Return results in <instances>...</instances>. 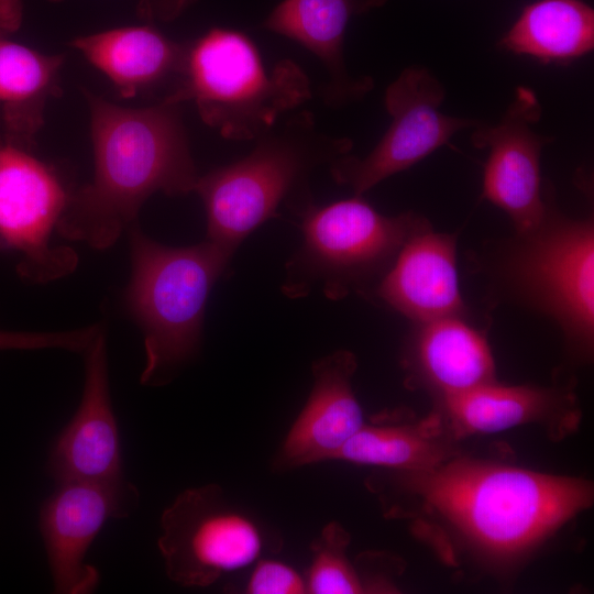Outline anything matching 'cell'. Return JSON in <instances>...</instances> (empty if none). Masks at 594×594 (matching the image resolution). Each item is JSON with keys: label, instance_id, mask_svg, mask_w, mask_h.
Listing matches in <instances>:
<instances>
[{"label": "cell", "instance_id": "4", "mask_svg": "<svg viewBox=\"0 0 594 594\" xmlns=\"http://www.w3.org/2000/svg\"><path fill=\"white\" fill-rule=\"evenodd\" d=\"M131 278L127 307L144 340L140 381L169 383L198 352L210 292L229 270L234 252L210 241L174 248L130 228Z\"/></svg>", "mask_w": 594, "mask_h": 594}, {"label": "cell", "instance_id": "7", "mask_svg": "<svg viewBox=\"0 0 594 594\" xmlns=\"http://www.w3.org/2000/svg\"><path fill=\"white\" fill-rule=\"evenodd\" d=\"M506 264L515 293L550 316L565 337L590 349L594 336V226L547 202L542 222L519 234Z\"/></svg>", "mask_w": 594, "mask_h": 594}, {"label": "cell", "instance_id": "12", "mask_svg": "<svg viewBox=\"0 0 594 594\" xmlns=\"http://www.w3.org/2000/svg\"><path fill=\"white\" fill-rule=\"evenodd\" d=\"M541 112L536 92L520 86L502 119L495 124L480 122L471 135L474 147L488 150L483 197L508 215L518 234L534 231L547 212L540 156L552 138L532 129Z\"/></svg>", "mask_w": 594, "mask_h": 594}, {"label": "cell", "instance_id": "16", "mask_svg": "<svg viewBox=\"0 0 594 594\" xmlns=\"http://www.w3.org/2000/svg\"><path fill=\"white\" fill-rule=\"evenodd\" d=\"M387 1L282 0L260 26L298 43L321 62L328 77L319 97L327 107L339 109L362 100L374 88L372 77H355L346 68L343 54L346 28L354 16Z\"/></svg>", "mask_w": 594, "mask_h": 594}, {"label": "cell", "instance_id": "24", "mask_svg": "<svg viewBox=\"0 0 594 594\" xmlns=\"http://www.w3.org/2000/svg\"><path fill=\"white\" fill-rule=\"evenodd\" d=\"M99 326L62 331L29 332L0 330V350L64 349L84 353L100 331Z\"/></svg>", "mask_w": 594, "mask_h": 594}, {"label": "cell", "instance_id": "11", "mask_svg": "<svg viewBox=\"0 0 594 594\" xmlns=\"http://www.w3.org/2000/svg\"><path fill=\"white\" fill-rule=\"evenodd\" d=\"M138 487L118 482H58L38 515L53 591L90 594L100 583L99 570L86 561L87 551L110 519H123L138 508Z\"/></svg>", "mask_w": 594, "mask_h": 594}, {"label": "cell", "instance_id": "5", "mask_svg": "<svg viewBox=\"0 0 594 594\" xmlns=\"http://www.w3.org/2000/svg\"><path fill=\"white\" fill-rule=\"evenodd\" d=\"M312 97L302 68L289 58L268 72L244 33L213 28L188 44L179 102L193 101L202 122L228 140H255Z\"/></svg>", "mask_w": 594, "mask_h": 594}, {"label": "cell", "instance_id": "27", "mask_svg": "<svg viewBox=\"0 0 594 594\" xmlns=\"http://www.w3.org/2000/svg\"><path fill=\"white\" fill-rule=\"evenodd\" d=\"M22 15V0H0V36H7L18 30Z\"/></svg>", "mask_w": 594, "mask_h": 594}, {"label": "cell", "instance_id": "6", "mask_svg": "<svg viewBox=\"0 0 594 594\" xmlns=\"http://www.w3.org/2000/svg\"><path fill=\"white\" fill-rule=\"evenodd\" d=\"M296 219L302 242L285 264L282 292L301 298L320 288L331 300L371 296L407 240L429 223L411 211L385 216L358 195L312 204Z\"/></svg>", "mask_w": 594, "mask_h": 594}, {"label": "cell", "instance_id": "25", "mask_svg": "<svg viewBox=\"0 0 594 594\" xmlns=\"http://www.w3.org/2000/svg\"><path fill=\"white\" fill-rule=\"evenodd\" d=\"M245 593L249 594H305V578L290 565L273 560L257 561L251 573Z\"/></svg>", "mask_w": 594, "mask_h": 594}, {"label": "cell", "instance_id": "26", "mask_svg": "<svg viewBox=\"0 0 594 594\" xmlns=\"http://www.w3.org/2000/svg\"><path fill=\"white\" fill-rule=\"evenodd\" d=\"M58 2L62 0H47ZM197 0H139V15L150 22H169L178 18Z\"/></svg>", "mask_w": 594, "mask_h": 594}, {"label": "cell", "instance_id": "3", "mask_svg": "<svg viewBox=\"0 0 594 594\" xmlns=\"http://www.w3.org/2000/svg\"><path fill=\"white\" fill-rule=\"evenodd\" d=\"M254 141L248 155L200 175L195 188L206 211V239L234 253L251 232L279 218L282 207L295 218L305 212L315 204L311 175L353 147L349 138L321 132L307 110Z\"/></svg>", "mask_w": 594, "mask_h": 594}, {"label": "cell", "instance_id": "17", "mask_svg": "<svg viewBox=\"0 0 594 594\" xmlns=\"http://www.w3.org/2000/svg\"><path fill=\"white\" fill-rule=\"evenodd\" d=\"M371 296L416 323L463 317L455 235L435 232L430 223L418 230Z\"/></svg>", "mask_w": 594, "mask_h": 594}, {"label": "cell", "instance_id": "14", "mask_svg": "<svg viewBox=\"0 0 594 594\" xmlns=\"http://www.w3.org/2000/svg\"><path fill=\"white\" fill-rule=\"evenodd\" d=\"M69 45L103 73L122 98L179 102L188 44L153 26L136 25L79 36Z\"/></svg>", "mask_w": 594, "mask_h": 594}, {"label": "cell", "instance_id": "1", "mask_svg": "<svg viewBox=\"0 0 594 594\" xmlns=\"http://www.w3.org/2000/svg\"><path fill=\"white\" fill-rule=\"evenodd\" d=\"M94 152L92 180L70 194L57 231L96 249L111 246L134 224L153 194L195 191L193 160L180 102L116 105L86 89Z\"/></svg>", "mask_w": 594, "mask_h": 594}, {"label": "cell", "instance_id": "21", "mask_svg": "<svg viewBox=\"0 0 594 594\" xmlns=\"http://www.w3.org/2000/svg\"><path fill=\"white\" fill-rule=\"evenodd\" d=\"M444 411L457 435L503 431L549 418L562 405L554 389L504 386L495 382L442 397Z\"/></svg>", "mask_w": 594, "mask_h": 594}, {"label": "cell", "instance_id": "15", "mask_svg": "<svg viewBox=\"0 0 594 594\" xmlns=\"http://www.w3.org/2000/svg\"><path fill=\"white\" fill-rule=\"evenodd\" d=\"M354 354L339 350L311 365L312 388L274 460L277 470H290L333 460L363 426L362 408L352 389Z\"/></svg>", "mask_w": 594, "mask_h": 594}, {"label": "cell", "instance_id": "2", "mask_svg": "<svg viewBox=\"0 0 594 594\" xmlns=\"http://www.w3.org/2000/svg\"><path fill=\"white\" fill-rule=\"evenodd\" d=\"M397 472L398 483L429 510L499 559L527 552L593 501L587 481L481 461Z\"/></svg>", "mask_w": 594, "mask_h": 594}, {"label": "cell", "instance_id": "8", "mask_svg": "<svg viewBox=\"0 0 594 594\" xmlns=\"http://www.w3.org/2000/svg\"><path fill=\"white\" fill-rule=\"evenodd\" d=\"M157 548L168 579L183 587H207L258 560L260 525L231 504L215 483L180 492L161 516Z\"/></svg>", "mask_w": 594, "mask_h": 594}, {"label": "cell", "instance_id": "13", "mask_svg": "<svg viewBox=\"0 0 594 594\" xmlns=\"http://www.w3.org/2000/svg\"><path fill=\"white\" fill-rule=\"evenodd\" d=\"M84 354L85 381L80 403L51 447L47 473L56 483L118 482L125 477L102 330Z\"/></svg>", "mask_w": 594, "mask_h": 594}, {"label": "cell", "instance_id": "18", "mask_svg": "<svg viewBox=\"0 0 594 594\" xmlns=\"http://www.w3.org/2000/svg\"><path fill=\"white\" fill-rule=\"evenodd\" d=\"M406 365L441 397L495 382V366L484 334L462 317L417 323L409 337Z\"/></svg>", "mask_w": 594, "mask_h": 594}, {"label": "cell", "instance_id": "19", "mask_svg": "<svg viewBox=\"0 0 594 594\" xmlns=\"http://www.w3.org/2000/svg\"><path fill=\"white\" fill-rule=\"evenodd\" d=\"M64 59L0 36V109L10 142L28 146L43 127L48 99L61 94Z\"/></svg>", "mask_w": 594, "mask_h": 594}, {"label": "cell", "instance_id": "22", "mask_svg": "<svg viewBox=\"0 0 594 594\" xmlns=\"http://www.w3.org/2000/svg\"><path fill=\"white\" fill-rule=\"evenodd\" d=\"M435 419L417 426L364 425L333 460L406 472L431 470L448 460Z\"/></svg>", "mask_w": 594, "mask_h": 594}, {"label": "cell", "instance_id": "10", "mask_svg": "<svg viewBox=\"0 0 594 594\" xmlns=\"http://www.w3.org/2000/svg\"><path fill=\"white\" fill-rule=\"evenodd\" d=\"M69 196L56 173L25 147L0 145V246L21 255L22 276L50 282L76 267L75 252L52 242Z\"/></svg>", "mask_w": 594, "mask_h": 594}, {"label": "cell", "instance_id": "23", "mask_svg": "<svg viewBox=\"0 0 594 594\" xmlns=\"http://www.w3.org/2000/svg\"><path fill=\"white\" fill-rule=\"evenodd\" d=\"M350 535L337 521L328 522L310 544L311 562L305 578L309 594L366 593L359 571L348 560Z\"/></svg>", "mask_w": 594, "mask_h": 594}, {"label": "cell", "instance_id": "20", "mask_svg": "<svg viewBox=\"0 0 594 594\" xmlns=\"http://www.w3.org/2000/svg\"><path fill=\"white\" fill-rule=\"evenodd\" d=\"M503 50L542 63H566L594 48V10L582 0H537L501 38Z\"/></svg>", "mask_w": 594, "mask_h": 594}, {"label": "cell", "instance_id": "9", "mask_svg": "<svg viewBox=\"0 0 594 594\" xmlns=\"http://www.w3.org/2000/svg\"><path fill=\"white\" fill-rule=\"evenodd\" d=\"M442 84L425 67H407L387 87L384 105L391 124L365 156L346 154L329 165L333 180L362 196L447 144L459 131L480 121L444 114Z\"/></svg>", "mask_w": 594, "mask_h": 594}]
</instances>
